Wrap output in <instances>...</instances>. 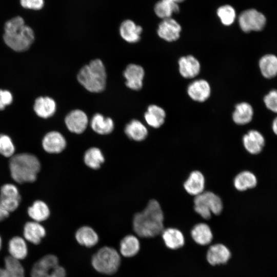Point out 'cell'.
I'll return each instance as SVG.
<instances>
[{"instance_id":"6da1fadb","label":"cell","mask_w":277,"mask_h":277,"mask_svg":"<svg viewBox=\"0 0 277 277\" xmlns=\"http://www.w3.org/2000/svg\"><path fill=\"white\" fill-rule=\"evenodd\" d=\"M164 213L160 203L155 200H150L143 211L134 215L133 229L140 237H155L164 230Z\"/></svg>"},{"instance_id":"7a4b0ae2","label":"cell","mask_w":277,"mask_h":277,"mask_svg":"<svg viewBox=\"0 0 277 277\" xmlns=\"http://www.w3.org/2000/svg\"><path fill=\"white\" fill-rule=\"evenodd\" d=\"M4 29L5 43L15 51L27 50L34 41L33 29L25 24L24 19L21 16H15L7 21Z\"/></svg>"},{"instance_id":"3957f363","label":"cell","mask_w":277,"mask_h":277,"mask_svg":"<svg viewBox=\"0 0 277 277\" xmlns=\"http://www.w3.org/2000/svg\"><path fill=\"white\" fill-rule=\"evenodd\" d=\"M9 168L12 179L16 183L22 184L34 182L41 165L38 157L29 153L14 154L10 158Z\"/></svg>"},{"instance_id":"277c9868","label":"cell","mask_w":277,"mask_h":277,"mask_svg":"<svg viewBox=\"0 0 277 277\" xmlns=\"http://www.w3.org/2000/svg\"><path fill=\"white\" fill-rule=\"evenodd\" d=\"M77 80L84 88L90 92L103 91L106 86L107 73L103 62L96 58L84 65L80 70Z\"/></svg>"},{"instance_id":"5b68a950","label":"cell","mask_w":277,"mask_h":277,"mask_svg":"<svg viewBox=\"0 0 277 277\" xmlns=\"http://www.w3.org/2000/svg\"><path fill=\"white\" fill-rule=\"evenodd\" d=\"M121 264L118 252L113 248L105 246L100 249L92 256L91 264L97 272L112 274L116 272Z\"/></svg>"},{"instance_id":"8992f818","label":"cell","mask_w":277,"mask_h":277,"mask_svg":"<svg viewBox=\"0 0 277 277\" xmlns=\"http://www.w3.org/2000/svg\"><path fill=\"white\" fill-rule=\"evenodd\" d=\"M194 211L206 220L209 219L211 214H220L223 208L222 199L213 192L204 191L200 194L194 196Z\"/></svg>"},{"instance_id":"52a82bcc","label":"cell","mask_w":277,"mask_h":277,"mask_svg":"<svg viewBox=\"0 0 277 277\" xmlns=\"http://www.w3.org/2000/svg\"><path fill=\"white\" fill-rule=\"evenodd\" d=\"M31 277H66L65 268L61 266L57 257L53 254H46L32 265Z\"/></svg>"},{"instance_id":"ba28073f","label":"cell","mask_w":277,"mask_h":277,"mask_svg":"<svg viewBox=\"0 0 277 277\" xmlns=\"http://www.w3.org/2000/svg\"><path fill=\"white\" fill-rule=\"evenodd\" d=\"M266 23V19L264 14L254 9L246 10L239 16L240 27L246 33L262 30Z\"/></svg>"},{"instance_id":"9c48e42d","label":"cell","mask_w":277,"mask_h":277,"mask_svg":"<svg viewBox=\"0 0 277 277\" xmlns=\"http://www.w3.org/2000/svg\"><path fill=\"white\" fill-rule=\"evenodd\" d=\"M88 118L85 112L80 109H75L69 112L65 118V123L70 132L82 133L87 128Z\"/></svg>"},{"instance_id":"30bf717a","label":"cell","mask_w":277,"mask_h":277,"mask_svg":"<svg viewBox=\"0 0 277 277\" xmlns=\"http://www.w3.org/2000/svg\"><path fill=\"white\" fill-rule=\"evenodd\" d=\"M123 75L128 88L133 90H139L142 88L145 71L141 66L135 64L128 65Z\"/></svg>"},{"instance_id":"8fae6325","label":"cell","mask_w":277,"mask_h":277,"mask_svg":"<svg viewBox=\"0 0 277 277\" xmlns=\"http://www.w3.org/2000/svg\"><path fill=\"white\" fill-rule=\"evenodd\" d=\"M42 145L43 149L49 153H59L66 148L67 142L65 137L60 132L52 131L44 136Z\"/></svg>"},{"instance_id":"7c38bea8","label":"cell","mask_w":277,"mask_h":277,"mask_svg":"<svg viewBox=\"0 0 277 277\" xmlns=\"http://www.w3.org/2000/svg\"><path fill=\"white\" fill-rule=\"evenodd\" d=\"M181 31L180 25L170 17L163 19L159 25L157 32L161 38L171 42L178 39Z\"/></svg>"},{"instance_id":"4fadbf2b","label":"cell","mask_w":277,"mask_h":277,"mask_svg":"<svg viewBox=\"0 0 277 277\" xmlns=\"http://www.w3.org/2000/svg\"><path fill=\"white\" fill-rule=\"evenodd\" d=\"M23 234L27 242L37 245L46 236V231L41 223L31 221L25 224Z\"/></svg>"},{"instance_id":"5bb4252c","label":"cell","mask_w":277,"mask_h":277,"mask_svg":"<svg viewBox=\"0 0 277 277\" xmlns=\"http://www.w3.org/2000/svg\"><path fill=\"white\" fill-rule=\"evenodd\" d=\"M230 250L222 244H216L211 246L206 254V259L212 266L226 263L231 257Z\"/></svg>"},{"instance_id":"9a60e30c","label":"cell","mask_w":277,"mask_h":277,"mask_svg":"<svg viewBox=\"0 0 277 277\" xmlns=\"http://www.w3.org/2000/svg\"><path fill=\"white\" fill-rule=\"evenodd\" d=\"M185 191L190 195L196 196L204 191L205 179L203 174L199 170L192 171L184 183Z\"/></svg>"},{"instance_id":"2e32d148","label":"cell","mask_w":277,"mask_h":277,"mask_svg":"<svg viewBox=\"0 0 277 277\" xmlns=\"http://www.w3.org/2000/svg\"><path fill=\"white\" fill-rule=\"evenodd\" d=\"M187 93L193 100L203 102L210 96L211 88L209 84L205 80H197L192 82L188 86Z\"/></svg>"},{"instance_id":"e0dca14e","label":"cell","mask_w":277,"mask_h":277,"mask_svg":"<svg viewBox=\"0 0 277 277\" xmlns=\"http://www.w3.org/2000/svg\"><path fill=\"white\" fill-rule=\"evenodd\" d=\"M243 143L245 149L250 154H259L265 145V139L258 131L251 130L243 137Z\"/></svg>"},{"instance_id":"ac0fdd59","label":"cell","mask_w":277,"mask_h":277,"mask_svg":"<svg viewBox=\"0 0 277 277\" xmlns=\"http://www.w3.org/2000/svg\"><path fill=\"white\" fill-rule=\"evenodd\" d=\"M9 255L19 261L25 259L28 255L27 242L22 236L12 237L8 243Z\"/></svg>"},{"instance_id":"d6986e66","label":"cell","mask_w":277,"mask_h":277,"mask_svg":"<svg viewBox=\"0 0 277 277\" xmlns=\"http://www.w3.org/2000/svg\"><path fill=\"white\" fill-rule=\"evenodd\" d=\"M179 72L186 78H191L200 73L201 65L199 61L192 55L183 56L179 60Z\"/></svg>"},{"instance_id":"ffe728a7","label":"cell","mask_w":277,"mask_h":277,"mask_svg":"<svg viewBox=\"0 0 277 277\" xmlns=\"http://www.w3.org/2000/svg\"><path fill=\"white\" fill-rule=\"evenodd\" d=\"M33 109L37 116L47 118L53 115L56 109V105L51 97L40 96L35 100Z\"/></svg>"},{"instance_id":"44dd1931","label":"cell","mask_w":277,"mask_h":277,"mask_svg":"<svg viewBox=\"0 0 277 277\" xmlns=\"http://www.w3.org/2000/svg\"><path fill=\"white\" fill-rule=\"evenodd\" d=\"M142 28L131 20L127 19L122 23L120 33L123 39L129 43H135L141 38Z\"/></svg>"},{"instance_id":"7402d4cb","label":"cell","mask_w":277,"mask_h":277,"mask_svg":"<svg viewBox=\"0 0 277 277\" xmlns=\"http://www.w3.org/2000/svg\"><path fill=\"white\" fill-rule=\"evenodd\" d=\"M162 236L166 247L175 250L183 247L185 244V238L182 232L174 228L164 229Z\"/></svg>"},{"instance_id":"603a6c76","label":"cell","mask_w":277,"mask_h":277,"mask_svg":"<svg viewBox=\"0 0 277 277\" xmlns=\"http://www.w3.org/2000/svg\"><path fill=\"white\" fill-rule=\"evenodd\" d=\"M90 126L95 132L101 135L111 133L114 128V122L111 118L105 117L98 113L95 114L92 117Z\"/></svg>"},{"instance_id":"cb8c5ba5","label":"cell","mask_w":277,"mask_h":277,"mask_svg":"<svg viewBox=\"0 0 277 277\" xmlns=\"http://www.w3.org/2000/svg\"><path fill=\"white\" fill-rule=\"evenodd\" d=\"M193 240L197 244L205 246L210 244L213 239V233L208 225L204 223L196 224L191 231Z\"/></svg>"},{"instance_id":"d4e9b609","label":"cell","mask_w":277,"mask_h":277,"mask_svg":"<svg viewBox=\"0 0 277 277\" xmlns=\"http://www.w3.org/2000/svg\"><path fill=\"white\" fill-rule=\"evenodd\" d=\"M124 132L128 137L137 142L144 140L148 133L146 127L141 122L135 119L131 120L126 125Z\"/></svg>"},{"instance_id":"484cf974","label":"cell","mask_w":277,"mask_h":277,"mask_svg":"<svg viewBox=\"0 0 277 277\" xmlns=\"http://www.w3.org/2000/svg\"><path fill=\"white\" fill-rule=\"evenodd\" d=\"M253 115V110L251 105L246 102H242L235 106L232 119L236 124L244 125L251 121Z\"/></svg>"},{"instance_id":"4316f807","label":"cell","mask_w":277,"mask_h":277,"mask_svg":"<svg viewBox=\"0 0 277 277\" xmlns=\"http://www.w3.org/2000/svg\"><path fill=\"white\" fill-rule=\"evenodd\" d=\"M166 113L164 110L156 105H150L144 114L146 123L154 128L160 127L164 123Z\"/></svg>"},{"instance_id":"83f0119b","label":"cell","mask_w":277,"mask_h":277,"mask_svg":"<svg viewBox=\"0 0 277 277\" xmlns=\"http://www.w3.org/2000/svg\"><path fill=\"white\" fill-rule=\"evenodd\" d=\"M75 237L78 244L87 247L95 246L99 239L96 231L87 226L80 227L76 231Z\"/></svg>"},{"instance_id":"f1b7e54d","label":"cell","mask_w":277,"mask_h":277,"mask_svg":"<svg viewBox=\"0 0 277 277\" xmlns=\"http://www.w3.org/2000/svg\"><path fill=\"white\" fill-rule=\"evenodd\" d=\"M27 213L32 221L42 222L48 219L50 211L47 204L42 200L35 201L28 208Z\"/></svg>"},{"instance_id":"f546056e","label":"cell","mask_w":277,"mask_h":277,"mask_svg":"<svg viewBox=\"0 0 277 277\" xmlns=\"http://www.w3.org/2000/svg\"><path fill=\"white\" fill-rule=\"evenodd\" d=\"M140 249V241L135 235H127L120 242V253L125 257L129 258L135 255L138 252Z\"/></svg>"},{"instance_id":"4dcf8cb0","label":"cell","mask_w":277,"mask_h":277,"mask_svg":"<svg viewBox=\"0 0 277 277\" xmlns=\"http://www.w3.org/2000/svg\"><path fill=\"white\" fill-rule=\"evenodd\" d=\"M259 67L263 76L271 78L277 75V57L273 54H266L259 61Z\"/></svg>"},{"instance_id":"1f68e13d","label":"cell","mask_w":277,"mask_h":277,"mask_svg":"<svg viewBox=\"0 0 277 277\" xmlns=\"http://www.w3.org/2000/svg\"><path fill=\"white\" fill-rule=\"evenodd\" d=\"M257 179L255 175L249 171H243L238 173L234 177L233 185L239 191H245L256 186Z\"/></svg>"},{"instance_id":"d6a6232c","label":"cell","mask_w":277,"mask_h":277,"mask_svg":"<svg viewBox=\"0 0 277 277\" xmlns=\"http://www.w3.org/2000/svg\"><path fill=\"white\" fill-rule=\"evenodd\" d=\"M156 15L160 18H170L173 13H178L180 8L177 3L171 0H161L155 5L154 8Z\"/></svg>"},{"instance_id":"836d02e7","label":"cell","mask_w":277,"mask_h":277,"mask_svg":"<svg viewBox=\"0 0 277 277\" xmlns=\"http://www.w3.org/2000/svg\"><path fill=\"white\" fill-rule=\"evenodd\" d=\"M84 161L88 167L93 169L100 168L105 161L104 156L101 150L97 147H91L84 153Z\"/></svg>"},{"instance_id":"e575fe53","label":"cell","mask_w":277,"mask_h":277,"mask_svg":"<svg viewBox=\"0 0 277 277\" xmlns=\"http://www.w3.org/2000/svg\"><path fill=\"white\" fill-rule=\"evenodd\" d=\"M3 267L10 277H25V270L21 261L15 259L9 255L4 258Z\"/></svg>"},{"instance_id":"d590c367","label":"cell","mask_w":277,"mask_h":277,"mask_svg":"<svg viewBox=\"0 0 277 277\" xmlns=\"http://www.w3.org/2000/svg\"><path fill=\"white\" fill-rule=\"evenodd\" d=\"M217 15L222 23L225 26L231 25L234 22L236 16L234 9L228 5L219 7L217 10Z\"/></svg>"},{"instance_id":"8d00e7d4","label":"cell","mask_w":277,"mask_h":277,"mask_svg":"<svg viewBox=\"0 0 277 277\" xmlns=\"http://www.w3.org/2000/svg\"><path fill=\"white\" fill-rule=\"evenodd\" d=\"M15 147L11 138L8 135L0 134V154L11 157L15 154Z\"/></svg>"},{"instance_id":"74e56055","label":"cell","mask_w":277,"mask_h":277,"mask_svg":"<svg viewBox=\"0 0 277 277\" xmlns=\"http://www.w3.org/2000/svg\"><path fill=\"white\" fill-rule=\"evenodd\" d=\"M21 201V197L6 196L0 195V207L9 213L17 209Z\"/></svg>"},{"instance_id":"f35d334b","label":"cell","mask_w":277,"mask_h":277,"mask_svg":"<svg viewBox=\"0 0 277 277\" xmlns=\"http://www.w3.org/2000/svg\"><path fill=\"white\" fill-rule=\"evenodd\" d=\"M266 107L271 111L277 113V90L270 91L264 97Z\"/></svg>"},{"instance_id":"ab89813d","label":"cell","mask_w":277,"mask_h":277,"mask_svg":"<svg viewBox=\"0 0 277 277\" xmlns=\"http://www.w3.org/2000/svg\"><path fill=\"white\" fill-rule=\"evenodd\" d=\"M0 195L17 197H21L17 186L11 183H6L1 186Z\"/></svg>"},{"instance_id":"60d3db41","label":"cell","mask_w":277,"mask_h":277,"mask_svg":"<svg viewBox=\"0 0 277 277\" xmlns=\"http://www.w3.org/2000/svg\"><path fill=\"white\" fill-rule=\"evenodd\" d=\"M21 6L26 9L39 10L44 6V0H19Z\"/></svg>"},{"instance_id":"b9f144b4","label":"cell","mask_w":277,"mask_h":277,"mask_svg":"<svg viewBox=\"0 0 277 277\" xmlns=\"http://www.w3.org/2000/svg\"><path fill=\"white\" fill-rule=\"evenodd\" d=\"M12 101V94L10 91L0 89V110L4 109L6 106L11 104Z\"/></svg>"},{"instance_id":"7bdbcfd3","label":"cell","mask_w":277,"mask_h":277,"mask_svg":"<svg viewBox=\"0 0 277 277\" xmlns=\"http://www.w3.org/2000/svg\"><path fill=\"white\" fill-rule=\"evenodd\" d=\"M10 213L0 207V222L7 219L9 216Z\"/></svg>"},{"instance_id":"ee69618b","label":"cell","mask_w":277,"mask_h":277,"mask_svg":"<svg viewBox=\"0 0 277 277\" xmlns=\"http://www.w3.org/2000/svg\"><path fill=\"white\" fill-rule=\"evenodd\" d=\"M0 277H10L4 267H0Z\"/></svg>"},{"instance_id":"f6af8a7d","label":"cell","mask_w":277,"mask_h":277,"mask_svg":"<svg viewBox=\"0 0 277 277\" xmlns=\"http://www.w3.org/2000/svg\"><path fill=\"white\" fill-rule=\"evenodd\" d=\"M272 128L273 132L277 135V117H276L272 122Z\"/></svg>"},{"instance_id":"bcb514c9","label":"cell","mask_w":277,"mask_h":277,"mask_svg":"<svg viewBox=\"0 0 277 277\" xmlns=\"http://www.w3.org/2000/svg\"><path fill=\"white\" fill-rule=\"evenodd\" d=\"M2 245H3V240H2V238L0 235V251L2 248Z\"/></svg>"},{"instance_id":"7dc6e473","label":"cell","mask_w":277,"mask_h":277,"mask_svg":"<svg viewBox=\"0 0 277 277\" xmlns=\"http://www.w3.org/2000/svg\"><path fill=\"white\" fill-rule=\"evenodd\" d=\"M171 1H173V2H174L178 4L179 3H181V2H183L185 0H171Z\"/></svg>"}]
</instances>
